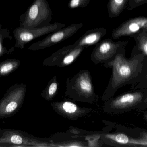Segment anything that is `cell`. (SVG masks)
<instances>
[{
  "mask_svg": "<svg viewBox=\"0 0 147 147\" xmlns=\"http://www.w3.org/2000/svg\"><path fill=\"white\" fill-rule=\"evenodd\" d=\"M146 58L141 52L127 58L124 48L112 59L103 64L106 68H111L112 72L102 100L105 101L113 97L116 91L124 85L138 84L142 82L147 74Z\"/></svg>",
  "mask_w": 147,
  "mask_h": 147,
  "instance_id": "cell-1",
  "label": "cell"
},
{
  "mask_svg": "<svg viewBox=\"0 0 147 147\" xmlns=\"http://www.w3.org/2000/svg\"><path fill=\"white\" fill-rule=\"evenodd\" d=\"M136 42L137 49L147 57V31H143L133 36ZM138 88L147 90V74L142 82L137 85Z\"/></svg>",
  "mask_w": 147,
  "mask_h": 147,
  "instance_id": "cell-15",
  "label": "cell"
},
{
  "mask_svg": "<svg viewBox=\"0 0 147 147\" xmlns=\"http://www.w3.org/2000/svg\"><path fill=\"white\" fill-rule=\"evenodd\" d=\"M40 144L39 141L22 131L0 129V146H3L1 145L11 147L41 146Z\"/></svg>",
  "mask_w": 147,
  "mask_h": 147,
  "instance_id": "cell-11",
  "label": "cell"
},
{
  "mask_svg": "<svg viewBox=\"0 0 147 147\" xmlns=\"http://www.w3.org/2000/svg\"><path fill=\"white\" fill-rule=\"evenodd\" d=\"M65 24L59 22H55L47 26L40 28H26L18 27L13 32L16 40L14 46L11 47L7 54L11 53L15 48L22 49L25 45L28 42L39 37L55 32L65 27Z\"/></svg>",
  "mask_w": 147,
  "mask_h": 147,
  "instance_id": "cell-6",
  "label": "cell"
},
{
  "mask_svg": "<svg viewBox=\"0 0 147 147\" xmlns=\"http://www.w3.org/2000/svg\"><path fill=\"white\" fill-rule=\"evenodd\" d=\"M12 39L9 28H2L0 30V57L7 54L8 52L7 48L3 45V41L6 39Z\"/></svg>",
  "mask_w": 147,
  "mask_h": 147,
  "instance_id": "cell-19",
  "label": "cell"
},
{
  "mask_svg": "<svg viewBox=\"0 0 147 147\" xmlns=\"http://www.w3.org/2000/svg\"><path fill=\"white\" fill-rule=\"evenodd\" d=\"M143 31H147V17L141 16L122 23L112 31L111 36L114 39H118L124 36H134Z\"/></svg>",
  "mask_w": 147,
  "mask_h": 147,
  "instance_id": "cell-13",
  "label": "cell"
},
{
  "mask_svg": "<svg viewBox=\"0 0 147 147\" xmlns=\"http://www.w3.org/2000/svg\"><path fill=\"white\" fill-rule=\"evenodd\" d=\"M107 34V30L104 27L89 29L76 41L79 46L85 48L96 45Z\"/></svg>",
  "mask_w": 147,
  "mask_h": 147,
  "instance_id": "cell-14",
  "label": "cell"
},
{
  "mask_svg": "<svg viewBox=\"0 0 147 147\" xmlns=\"http://www.w3.org/2000/svg\"><path fill=\"white\" fill-rule=\"evenodd\" d=\"M147 95V90L141 89L111 98L105 101L103 110L107 114H118L140 108Z\"/></svg>",
  "mask_w": 147,
  "mask_h": 147,
  "instance_id": "cell-4",
  "label": "cell"
},
{
  "mask_svg": "<svg viewBox=\"0 0 147 147\" xmlns=\"http://www.w3.org/2000/svg\"><path fill=\"white\" fill-rule=\"evenodd\" d=\"M128 43L127 41L115 42L110 39L103 40L96 45L91 55V60L95 65L104 64L125 48Z\"/></svg>",
  "mask_w": 147,
  "mask_h": 147,
  "instance_id": "cell-8",
  "label": "cell"
},
{
  "mask_svg": "<svg viewBox=\"0 0 147 147\" xmlns=\"http://www.w3.org/2000/svg\"><path fill=\"white\" fill-rule=\"evenodd\" d=\"M26 92L25 84H16L7 91L0 100V119L14 115L24 103Z\"/></svg>",
  "mask_w": 147,
  "mask_h": 147,
  "instance_id": "cell-5",
  "label": "cell"
},
{
  "mask_svg": "<svg viewBox=\"0 0 147 147\" xmlns=\"http://www.w3.org/2000/svg\"><path fill=\"white\" fill-rule=\"evenodd\" d=\"M83 25V23H74L67 27L50 33L45 39L32 44L28 47V50L32 51L43 50L60 43L73 36Z\"/></svg>",
  "mask_w": 147,
  "mask_h": 147,
  "instance_id": "cell-9",
  "label": "cell"
},
{
  "mask_svg": "<svg viewBox=\"0 0 147 147\" xmlns=\"http://www.w3.org/2000/svg\"><path fill=\"white\" fill-rule=\"evenodd\" d=\"M128 0H109L107 5L108 15L110 18L119 16L123 11Z\"/></svg>",
  "mask_w": 147,
  "mask_h": 147,
  "instance_id": "cell-17",
  "label": "cell"
},
{
  "mask_svg": "<svg viewBox=\"0 0 147 147\" xmlns=\"http://www.w3.org/2000/svg\"><path fill=\"white\" fill-rule=\"evenodd\" d=\"M2 28V25L1 24V22H0V30Z\"/></svg>",
  "mask_w": 147,
  "mask_h": 147,
  "instance_id": "cell-24",
  "label": "cell"
},
{
  "mask_svg": "<svg viewBox=\"0 0 147 147\" xmlns=\"http://www.w3.org/2000/svg\"><path fill=\"white\" fill-rule=\"evenodd\" d=\"M51 106L57 114L71 121L86 116L93 111L92 109L80 107L70 101H57L51 103Z\"/></svg>",
  "mask_w": 147,
  "mask_h": 147,
  "instance_id": "cell-12",
  "label": "cell"
},
{
  "mask_svg": "<svg viewBox=\"0 0 147 147\" xmlns=\"http://www.w3.org/2000/svg\"><path fill=\"white\" fill-rule=\"evenodd\" d=\"M143 105H147V95L146 96V97H145V99H144V101H143V103H142V106Z\"/></svg>",
  "mask_w": 147,
  "mask_h": 147,
  "instance_id": "cell-22",
  "label": "cell"
},
{
  "mask_svg": "<svg viewBox=\"0 0 147 147\" xmlns=\"http://www.w3.org/2000/svg\"><path fill=\"white\" fill-rule=\"evenodd\" d=\"M128 9L131 10L134 8L138 5L144 3V1L147 2V0H128Z\"/></svg>",
  "mask_w": 147,
  "mask_h": 147,
  "instance_id": "cell-21",
  "label": "cell"
},
{
  "mask_svg": "<svg viewBox=\"0 0 147 147\" xmlns=\"http://www.w3.org/2000/svg\"><path fill=\"white\" fill-rule=\"evenodd\" d=\"M103 143L115 147H147V133L143 132L138 138L130 137L121 133L102 134L100 136Z\"/></svg>",
  "mask_w": 147,
  "mask_h": 147,
  "instance_id": "cell-10",
  "label": "cell"
},
{
  "mask_svg": "<svg viewBox=\"0 0 147 147\" xmlns=\"http://www.w3.org/2000/svg\"><path fill=\"white\" fill-rule=\"evenodd\" d=\"M58 87L57 76L55 75L48 82L47 86L42 91L40 96L46 101L48 102L53 101L57 94Z\"/></svg>",
  "mask_w": 147,
  "mask_h": 147,
  "instance_id": "cell-16",
  "label": "cell"
},
{
  "mask_svg": "<svg viewBox=\"0 0 147 147\" xmlns=\"http://www.w3.org/2000/svg\"><path fill=\"white\" fill-rule=\"evenodd\" d=\"M90 1L91 0H70L68 7L72 9L85 7L89 5Z\"/></svg>",
  "mask_w": 147,
  "mask_h": 147,
  "instance_id": "cell-20",
  "label": "cell"
},
{
  "mask_svg": "<svg viewBox=\"0 0 147 147\" xmlns=\"http://www.w3.org/2000/svg\"><path fill=\"white\" fill-rule=\"evenodd\" d=\"M52 11L47 0H34L20 16V26L40 28L51 24Z\"/></svg>",
  "mask_w": 147,
  "mask_h": 147,
  "instance_id": "cell-3",
  "label": "cell"
},
{
  "mask_svg": "<svg viewBox=\"0 0 147 147\" xmlns=\"http://www.w3.org/2000/svg\"><path fill=\"white\" fill-rule=\"evenodd\" d=\"M85 48L78 46L76 42L65 46L45 59L42 64L45 66L66 67L74 62Z\"/></svg>",
  "mask_w": 147,
  "mask_h": 147,
  "instance_id": "cell-7",
  "label": "cell"
},
{
  "mask_svg": "<svg viewBox=\"0 0 147 147\" xmlns=\"http://www.w3.org/2000/svg\"><path fill=\"white\" fill-rule=\"evenodd\" d=\"M65 96L75 102L93 104L98 96L94 90L92 78L90 71L80 70L66 81Z\"/></svg>",
  "mask_w": 147,
  "mask_h": 147,
  "instance_id": "cell-2",
  "label": "cell"
},
{
  "mask_svg": "<svg viewBox=\"0 0 147 147\" xmlns=\"http://www.w3.org/2000/svg\"><path fill=\"white\" fill-rule=\"evenodd\" d=\"M21 61L16 59H8L0 62V77L8 76L17 70Z\"/></svg>",
  "mask_w": 147,
  "mask_h": 147,
  "instance_id": "cell-18",
  "label": "cell"
},
{
  "mask_svg": "<svg viewBox=\"0 0 147 147\" xmlns=\"http://www.w3.org/2000/svg\"><path fill=\"white\" fill-rule=\"evenodd\" d=\"M144 118H145V119L147 121V112L146 114H145V115H144Z\"/></svg>",
  "mask_w": 147,
  "mask_h": 147,
  "instance_id": "cell-23",
  "label": "cell"
}]
</instances>
